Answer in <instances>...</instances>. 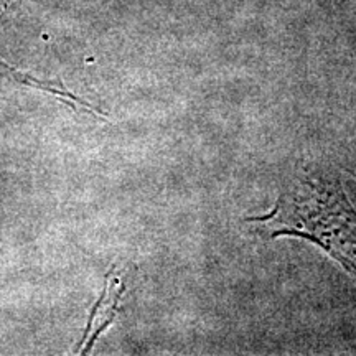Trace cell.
Here are the masks:
<instances>
[{
	"label": "cell",
	"mask_w": 356,
	"mask_h": 356,
	"mask_svg": "<svg viewBox=\"0 0 356 356\" xmlns=\"http://www.w3.org/2000/svg\"><path fill=\"white\" fill-rule=\"evenodd\" d=\"M0 74H6V76H8L10 79H15L17 83L26 84V86H33V88L43 89V91L51 92V95L63 97V99L68 101V104H71V106L79 104V106H83V108H86L88 111H92V113L99 114V111H96L95 108H92V106H89L88 102L78 99L76 96L71 95L68 89L63 88V84H56V83H51V81H42V79L35 78V76H32V74H26L25 71H20V70H17L15 66L8 65L7 61L2 60V58H0Z\"/></svg>",
	"instance_id": "7a4b0ae2"
},
{
	"label": "cell",
	"mask_w": 356,
	"mask_h": 356,
	"mask_svg": "<svg viewBox=\"0 0 356 356\" xmlns=\"http://www.w3.org/2000/svg\"><path fill=\"white\" fill-rule=\"evenodd\" d=\"M115 282H118V280L111 282V277H108V286H106L101 299L97 300L95 309H92L88 328H86V332H84V338L88 337V345H86V348H84L83 353H86V351L91 348L92 343L96 341V338L109 327L111 322H113L115 317V314H118L119 300H121L124 286L119 287V291H114Z\"/></svg>",
	"instance_id": "6da1fadb"
}]
</instances>
